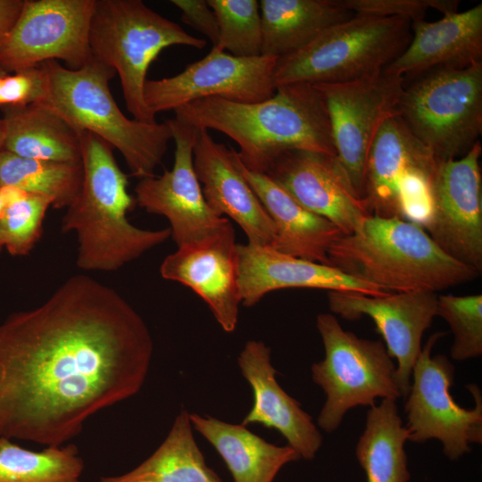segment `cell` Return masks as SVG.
<instances>
[{
    "instance_id": "6da1fadb",
    "label": "cell",
    "mask_w": 482,
    "mask_h": 482,
    "mask_svg": "<svg viewBox=\"0 0 482 482\" xmlns=\"http://www.w3.org/2000/svg\"><path fill=\"white\" fill-rule=\"evenodd\" d=\"M154 351L140 314L86 275L0 323V437L60 446L137 394Z\"/></svg>"
},
{
    "instance_id": "7a4b0ae2",
    "label": "cell",
    "mask_w": 482,
    "mask_h": 482,
    "mask_svg": "<svg viewBox=\"0 0 482 482\" xmlns=\"http://www.w3.org/2000/svg\"><path fill=\"white\" fill-rule=\"evenodd\" d=\"M173 111L174 118L185 124L230 137L239 146V160L253 172L266 173L287 150L336 155L327 105L312 84L278 87L272 96L257 103L207 97Z\"/></svg>"
},
{
    "instance_id": "3957f363",
    "label": "cell",
    "mask_w": 482,
    "mask_h": 482,
    "mask_svg": "<svg viewBox=\"0 0 482 482\" xmlns=\"http://www.w3.org/2000/svg\"><path fill=\"white\" fill-rule=\"evenodd\" d=\"M83 181L66 208L61 229L75 231L76 264L84 270L113 271L164 243L170 229H144L127 213L137 204L128 192V177L119 167L112 147L99 137L80 133Z\"/></svg>"
},
{
    "instance_id": "277c9868",
    "label": "cell",
    "mask_w": 482,
    "mask_h": 482,
    "mask_svg": "<svg viewBox=\"0 0 482 482\" xmlns=\"http://www.w3.org/2000/svg\"><path fill=\"white\" fill-rule=\"evenodd\" d=\"M328 257L330 266L391 293L436 292L480 274L447 255L421 225L399 217L368 216L332 244Z\"/></svg>"
},
{
    "instance_id": "5b68a950",
    "label": "cell",
    "mask_w": 482,
    "mask_h": 482,
    "mask_svg": "<svg viewBox=\"0 0 482 482\" xmlns=\"http://www.w3.org/2000/svg\"><path fill=\"white\" fill-rule=\"evenodd\" d=\"M46 91L38 102L47 105L79 133L90 132L120 151L132 176H155L172 139L167 122L145 123L127 118L116 104L109 81L115 71L91 58L71 70L57 61L40 64Z\"/></svg>"
},
{
    "instance_id": "8992f818",
    "label": "cell",
    "mask_w": 482,
    "mask_h": 482,
    "mask_svg": "<svg viewBox=\"0 0 482 482\" xmlns=\"http://www.w3.org/2000/svg\"><path fill=\"white\" fill-rule=\"evenodd\" d=\"M89 45L92 57L118 73L133 119L154 123L156 116L144 98L150 64L169 46L203 49L207 41L187 33L141 0H95Z\"/></svg>"
},
{
    "instance_id": "52a82bcc",
    "label": "cell",
    "mask_w": 482,
    "mask_h": 482,
    "mask_svg": "<svg viewBox=\"0 0 482 482\" xmlns=\"http://www.w3.org/2000/svg\"><path fill=\"white\" fill-rule=\"evenodd\" d=\"M411 21L354 14L302 49L277 59L275 88L295 83H343L384 70L407 47Z\"/></svg>"
},
{
    "instance_id": "ba28073f",
    "label": "cell",
    "mask_w": 482,
    "mask_h": 482,
    "mask_svg": "<svg viewBox=\"0 0 482 482\" xmlns=\"http://www.w3.org/2000/svg\"><path fill=\"white\" fill-rule=\"evenodd\" d=\"M399 115L438 162L464 156L482 132V62L411 78Z\"/></svg>"
},
{
    "instance_id": "9c48e42d",
    "label": "cell",
    "mask_w": 482,
    "mask_h": 482,
    "mask_svg": "<svg viewBox=\"0 0 482 482\" xmlns=\"http://www.w3.org/2000/svg\"><path fill=\"white\" fill-rule=\"evenodd\" d=\"M316 327L325 357L312 365V378L325 393L317 419L319 427L332 433L346 412L373 406L378 398L397 400L402 394L396 365L380 340L364 339L345 330L331 313H320Z\"/></svg>"
},
{
    "instance_id": "30bf717a",
    "label": "cell",
    "mask_w": 482,
    "mask_h": 482,
    "mask_svg": "<svg viewBox=\"0 0 482 482\" xmlns=\"http://www.w3.org/2000/svg\"><path fill=\"white\" fill-rule=\"evenodd\" d=\"M445 335L432 334L413 365L405 397V427L410 441L437 439L444 454L455 461L470 451V445L482 443V395L478 385L466 386L475 402L470 409L461 407L452 396L454 366L445 355L431 354Z\"/></svg>"
},
{
    "instance_id": "8fae6325",
    "label": "cell",
    "mask_w": 482,
    "mask_h": 482,
    "mask_svg": "<svg viewBox=\"0 0 482 482\" xmlns=\"http://www.w3.org/2000/svg\"><path fill=\"white\" fill-rule=\"evenodd\" d=\"M312 85L327 105L336 155L362 199L371 144L384 121L399 114L404 79L384 69L352 81Z\"/></svg>"
},
{
    "instance_id": "7c38bea8",
    "label": "cell",
    "mask_w": 482,
    "mask_h": 482,
    "mask_svg": "<svg viewBox=\"0 0 482 482\" xmlns=\"http://www.w3.org/2000/svg\"><path fill=\"white\" fill-rule=\"evenodd\" d=\"M95 0H24L0 49L6 73L62 60L78 70L91 58L89 30Z\"/></svg>"
},
{
    "instance_id": "4fadbf2b",
    "label": "cell",
    "mask_w": 482,
    "mask_h": 482,
    "mask_svg": "<svg viewBox=\"0 0 482 482\" xmlns=\"http://www.w3.org/2000/svg\"><path fill=\"white\" fill-rule=\"evenodd\" d=\"M437 162L399 114L385 120L365 169L362 199L370 215L404 219L406 206L428 199Z\"/></svg>"
},
{
    "instance_id": "5bb4252c",
    "label": "cell",
    "mask_w": 482,
    "mask_h": 482,
    "mask_svg": "<svg viewBox=\"0 0 482 482\" xmlns=\"http://www.w3.org/2000/svg\"><path fill=\"white\" fill-rule=\"evenodd\" d=\"M480 141L464 156L438 162L422 227L453 259L482 271Z\"/></svg>"
},
{
    "instance_id": "9a60e30c",
    "label": "cell",
    "mask_w": 482,
    "mask_h": 482,
    "mask_svg": "<svg viewBox=\"0 0 482 482\" xmlns=\"http://www.w3.org/2000/svg\"><path fill=\"white\" fill-rule=\"evenodd\" d=\"M277 57H237L212 46L206 56L172 77L147 79L144 98L149 111L175 110L192 101L219 97L257 103L275 93L272 74Z\"/></svg>"
},
{
    "instance_id": "2e32d148",
    "label": "cell",
    "mask_w": 482,
    "mask_h": 482,
    "mask_svg": "<svg viewBox=\"0 0 482 482\" xmlns=\"http://www.w3.org/2000/svg\"><path fill=\"white\" fill-rule=\"evenodd\" d=\"M167 122L175 142L173 166L161 176L141 179L135 187V199L147 212L169 220L179 247L210 237L230 221L209 206L197 179L194 145L198 129L175 118Z\"/></svg>"
},
{
    "instance_id": "e0dca14e",
    "label": "cell",
    "mask_w": 482,
    "mask_h": 482,
    "mask_svg": "<svg viewBox=\"0 0 482 482\" xmlns=\"http://www.w3.org/2000/svg\"><path fill=\"white\" fill-rule=\"evenodd\" d=\"M436 292L416 291L368 295L356 292L328 291L330 311L347 320L370 317L397 362L396 378L406 397L413 365L421 351L424 332L437 312Z\"/></svg>"
},
{
    "instance_id": "ac0fdd59",
    "label": "cell",
    "mask_w": 482,
    "mask_h": 482,
    "mask_svg": "<svg viewBox=\"0 0 482 482\" xmlns=\"http://www.w3.org/2000/svg\"><path fill=\"white\" fill-rule=\"evenodd\" d=\"M264 174L303 207L335 224L344 235L358 231L370 216L337 155L287 150Z\"/></svg>"
},
{
    "instance_id": "d6986e66",
    "label": "cell",
    "mask_w": 482,
    "mask_h": 482,
    "mask_svg": "<svg viewBox=\"0 0 482 482\" xmlns=\"http://www.w3.org/2000/svg\"><path fill=\"white\" fill-rule=\"evenodd\" d=\"M235 229L229 222L200 241L184 245L167 255L162 277L191 288L208 305L226 332H233L242 303Z\"/></svg>"
},
{
    "instance_id": "ffe728a7",
    "label": "cell",
    "mask_w": 482,
    "mask_h": 482,
    "mask_svg": "<svg viewBox=\"0 0 482 482\" xmlns=\"http://www.w3.org/2000/svg\"><path fill=\"white\" fill-rule=\"evenodd\" d=\"M194 166L209 206L227 215L245 232L249 245L273 248L275 225L258 196L237 169L233 148L216 142L207 129H198Z\"/></svg>"
},
{
    "instance_id": "44dd1931",
    "label": "cell",
    "mask_w": 482,
    "mask_h": 482,
    "mask_svg": "<svg viewBox=\"0 0 482 482\" xmlns=\"http://www.w3.org/2000/svg\"><path fill=\"white\" fill-rule=\"evenodd\" d=\"M237 251L241 300L246 307L255 305L270 292L289 287L368 295L391 293L336 267L287 255L270 247L237 244Z\"/></svg>"
},
{
    "instance_id": "7402d4cb",
    "label": "cell",
    "mask_w": 482,
    "mask_h": 482,
    "mask_svg": "<svg viewBox=\"0 0 482 482\" xmlns=\"http://www.w3.org/2000/svg\"><path fill=\"white\" fill-rule=\"evenodd\" d=\"M237 364L253 394V407L242 425L259 423L274 428L300 458L313 459L323 437L312 417L278 383L270 348L262 341L249 340L239 353Z\"/></svg>"
},
{
    "instance_id": "603a6c76",
    "label": "cell",
    "mask_w": 482,
    "mask_h": 482,
    "mask_svg": "<svg viewBox=\"0 0 482 482\" xmlns=\"http://www.w3.org/2000/svg\"><path fill=\"white\" fill-rule=\"evenodd\" d=\"M411 29L409 45L385 68L386 71L411 79L434 69H462L482 62V4L437 21H411Z\"/></svg>"
},
{
    "instance_id": "cb8c5ba5",
    "label": "cell",
    "mask_w": 482,
    "mask_h": 482,
    "mask_svg": "<svg viewBox=\"0 0 482 482\" xmlns=\"http://www.w3.org/2000/svg\"><path fill=\"white\" fill-rule=\"evenodd\" d=\"M236 165L272 220L277 238L273 249L303 260L329 265L328 253L343 235L328 220L299 204L264 173L247 170L233 148Z\"/></svg>"
},
{
    "instance_id": "d4e9b609",
    "label": "cell",
    "mask_w": 482,
    "mask_h": 482,
    "mask_svg": "<svg viewBox=\"0 0 482 482\" xmlns=\"http://www.w3.org/2000/svg\"><path fill=\"white\" fill-rule=\"evenodd\" d=\"M192 427L218 452L234 482H273L279 470L300 459L288 445L270 444L242 424L189 413Z\"/></svg>"
},
{
    "instance_id": "484cf974",
    "label": "cell",
    "mask_w": 482,
    "mask_h": 482,
    "mask_svg": "<svg viewBox=\"0 0 482 482\" xmlns=\"http://www.w3.org/2000/svg\"><path fill=\"white\" fill-rule=\"evenodd\" d=\"M262 55L277 58L309 45L354 13L340 0H261Z\"/></svg>"
},
{
    "instance_id": "4316f807",
    "label": "cell",
    "mask_w": 482,
    "mask_h": 482,
    "mask_svg": "<svg viewBox=\"0 0 482 482\" xmlns=\"http://www.w3.org/2000/svg\"><path fill=\"white\" fill-rule=\"evenodd\" d=\"M4 149L24 158L81 162L80 133L42 103L4 106Z\"/></svg>"
},
{
    "instance_id": "83f0119b",
    "label": "cell",
    "mask_w": 482,
    "mask_h": 482,
    "mask_svg": "<svg viewBox=\"0 0 482 482\" xmlns=\"http://www.w3.org/2000/svg\"><path fill=\"white\" fill-rule=\"evenodd\" d=\"M97 482H223L207 466L192 432L189 413L182 409L166 438L131 470L105 476Z\"/></svg>"
},
{
    "instance_id": "f1b7e54d",
    "label": "cell",
    "mask_w": 482,
    "mask_h": 482,
    "mask_svg": "<svg viewBox=\"0 0 482 482\" xmlns=\"http://www.w3.org/2000/svg\"><path fill=\"white\" fill-rule=\"evenodd\" d=\"M409 432L398 413L396 401L382 399L367 412L365 428L360 436L355 455L365 472L367 482H408L404 445Z\"/></svg>"
},
{
    "instance_id": "f546056e",
    "label": "cell",
    "mask_w": 482,
    "mask_h": 482,
    "mask_svg": "<svg viewBox=\"0 0 482 482\" xmlns=\"http://www.w3.org/2000/svg\"><path fill=\"white\" fill-rule=\"evenodd\" d=\"M82 181L81 162L36 160L0 152V186L46 196L54 209L67 208L79 195Z\"/></svg>"
},
{
    "instance_id": "4dcf8cb0",
    "label": "cell",
    "mask_w": 482,
    "mask_h": 482,
    "mask_svg": "<svg viewBox=\"0 0 482 482\" xmlns=\"http://www.w3.org/2000/svg\"><path fill=\"white\" fill-rule=\"evenodd\" d=\"M84 468L73 444L35 452L0 437V482H80Z\"/></svg>"
},
{
    "instance_id": "1f68e13d",
    "label": "cell",
    "mask_w": 482,
    "mask_h": 482,
    "mask_svg": "<svg viewBox=\"0 0 482 482\" xmlns=\"http://www.w3.org/2000/svg\"><path fill=\"white\" fill-rule=\"evenodd\" d=\"M7 203L0 220V240L12 256L29 254L43 234L49 198L5 187Z\"/></svg>"
},
{
    "instance_id": "d6a6232c",
    "label": "cell",
    "mask_w": 482,
    "mask_h": 482,
    "mask_svg": "<svg viewBox=\"0 0 482 482\" xmlns=\"http://www.w3.org/2000/svg\"><path fill=\"white\" fill-rule=\"evenodd\" d=\"M218 22L215 47L237 57L262 55V21L257 0H207Z\"/></svg>"
},
{
    "instance_id": "836d02e7",
    "label": "cell",
    "mask_w": 482,
    "mask_h": 482,
    "mask_svg": "<svg viewBox=\"0 0 482 482\" xmlns=\"http://www.w3.org/2000/svg\"><path fill=\"white\" fill-rule=\"evenodd\" d=\"M436 316L442 317L453 334L451 358L465 361L482 354V295H438Z\"/></svg>"
},
{
    "instance_id": "e575fe53",
    "label": "cell",
    "mask_w": 482,
    "mask_h": 482,
    "mask_svg": "<svg viewBox=\"0 0 482 482\" xmlns=\"http://www.w3.org/2000/svg\"><path fill=\"white\" fill-rule=\"evenodd\" d=\"M354 14L378 17H402L411 21L424 19L428 8L444 15L458 12L455 0H340Z\"/></svg>"
},
{
    "instance_id": "d590c367",
    "label": "cell",
    "mask_w": 482,
    "mask_h": 482,
    "mask_svg": "<svg viewBox=\"0 0 482 482\" xmlns=\"http://www.w3.org/2000/svg\"><path fill=\"white\" fill-rule=\"evenodd\" d=\"M46 91V77L40 65L7 73L2 80L1 106H26L40 102Z\"/></svg>"
},
{
    "instance_id": "8d00e7d4",
    "label": "cell",
    "mask_w": 482,
    "mask_h": 482,
    "mask_svg": "<svg viewBox=\"0 0 482 482\" xmlns=\"http://www.w3.org/2000/svg\"><path fill=\"white\" fill-rule=\"evenodd\" d=\"M181 12V21L204 35L216 46L219 28L216 15L207 0H171Z\"/></svg>"
},
{
    "instance_id": "74e56055",
    "label": "cell",
    "mask_w": 482,
    "mask_h": 482,
    "mask_svg": "<svg viewBox=\"0 0 482 482\" xmlns=\"http://www.w3.org/2000/svg\"><path fill=\"white\" fill-rule=\"evenodd\" d=\"M24 0H0V49L15 23Z\"/></svg>"
},
{
    "instance_id": "f35d334b",
    "label": "cell",
    "mask_w": 482,
    "mask_h": 482,
    "mask_svg": "<svg viewBox=\"0 0 482 482\" xmlns=\"http://www.w3.org/2000/svg\"><path fill=\"white\" fill-rule=\"evenodd\" d=\"M6 203H7L6 187L0 186V220H1L3 211ZM3 249L4 247L0 240V253Z\"/></svg>"
},
{
    "instance_id": "ab89813d",
    "label": "cell",
    "mask_w": 482,
    "mask_h": 482,
    "mask_svg": "<svg viewBox=\"0 0 482 482\" xmlns=\"http://www.w3.org/2000/svg\"><path fill=\"white\" fill-rule=\"evenodd\" d=\"M4 129L2 118H0V152L4 149Z\"/></svg>"
},
{
    "instance_id": "60d3db41",
    "label": "cell",
    "mask_w": 482,
    "mask_h": 482,
    "mask_svg": "<svg viewBox=\"0 0 482 482\" xmlns=\"http://www.w3.org/2000/svg\"><path fill=\"white\" fill-rule=\"evenodd\" d=\"M5 74H7V73L4 72V71L0 68V92H1L2 80H3V78L4 77ZM0 106H1V104H0Z\"/></svg>"
}]
</instances>
